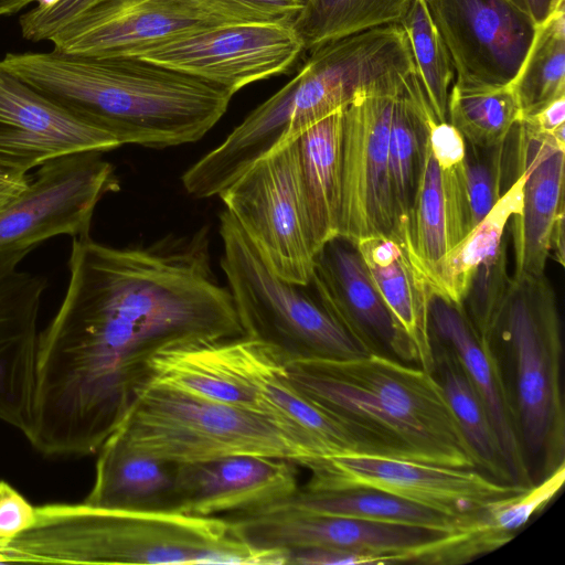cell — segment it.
I'll list each match as a JSON object with an SVG mask.
<instances>
[{"instance_id":"ee69618b","label":"cell","mask_w":565,"mask_h":565,"mask_svg":"<svg viewBox=\"0 0 565 565\" xmlns=\"http://www.w3.org/2000/svg\"><path fill=\"white\" fill-rule=\"evenodd\" d=\"M536 23L544 21L564 0H509Z\"/></svg>"},{"instance_id":"6da1fadb","label":"cell","mask_w":565,"mask_h":565,"mask_svg":"<svg viewBox=\"0 0 565 565\" xmlns=\"http://www.w3.org/2000/svg\"><path fill=\"white\" fill-rule=\"evenodd\" d=\"M203 227L147 246L73 237L68 284L39 333L26 439L50 457L98 451L152 381L160 351L244 335Z\"/></svg>"},{"instance_id":"60d3db41","label":"cell","mask_w":565,"mask_h":565,"mask_svg":"<svg viewBox=\"0 0 565 565\" xmlns=\"http://www.w3.org/2000/svg\"><path fill=\"white\" fill-rule=\"evenodd\" d=\"M286 564L300 565H358L383 564L377 556L332 548H300L287 552Z\"/></svg>"},{"instance_id":"836d02e7","label":"cell","mask_w":565,"mask_h":565,"mask_svg":"<svg viewBox=\"0 0 565 565\" xmlns=\"http://www.w3.org/2000/svg\"><path fill=\"white\" fill-rule=\"evenodd\" d=\"M407 38L418 78L438 124L447 121L455 70L426 0H413L398 23Z\"/></svg>"},{"instance_id":"8d00e7d4","label":"cell","mask_w":565,"mask_h":565,"mask_svg":"<svg viewBox=\"0 0 565 565\" xmlns=\"http://www.w3.org/2000/svg\"><path fill=\"white\" fill-rule=\"evenodd\" d=\"M565 481V462L524 491L491 503L483 520L491 529L514 536L530 519L561 490Z\"/></svg>"},{"instance_id":"9c48e42d","label":"cell","mask_w":565,"mask_h":565,"mask_svg":"<svg viewBox=\"0 0 565 565\" xmlns=\"http://www.w3.org/2000/svg\"><path fill=\"white\" fill-rule=\"evenodd\" d=\"M218 196L273 273L310 284L317 249L296 140L256 161Z\"/></svg>"},{"instance_id":"d4e9b609","label":"cell","mask_w":565,"mask_h":565,"mask_svg":"<svg viewBox=\"0 0 565 565\" xmlns=\"http://www.w3.org/2000/svg\"><path fill=\"white\" fill-rule=\"evenodd\" d=\"M84 502L128 510H174V465L140 454L113 433L98 449Z\"/></svg>"},{"instance_id":"603a6c76","label":"cell","mask_w":565,"mask_h":565,"mask_svg":"<svg viewBox=\"0 0 565 565\" xmlns=\"http://www.w3.org/2000/svg\"><path fill=\"white\" fill-rule=\"evenodd\" d=\"M518 164L524 171L521 212L512 226L514 274L512 278L545 275L550 237L564 204L565 141L537 134L519 121Z\"/></svg>"},{"instance_id":"7bdbcfd3","label":"cell","mask_w":565,"mask_h":565,"mask_svg":"<svg viewBox=\"0 0 565 565\" xmlns=\"http://www.w3.org/2000/svg\"><path fill=\"white\" fill-rule=\"evenodd\" d=\"M30 179V175L15 177L0 170V211L25 191Z\"/></svg>"},{"instance_id":"277c9868","label":"cell","mask_w":565,"mask_h":565,"mask_svg":"<svg viewBox=\"0 0 565 565\" xmlns=\"http://www.w3.org/2000/svg\"><path fill=\"white\" fill-rule=\"evenodd\" d=\"M281 550L238 539L230 521L175 510L85 503L35 507V521L0 546V563L286 564Z\"/></svg>"},{"instance_id":"74e56055","label":"cell","mask_w":565,"mask_h":565,"mask_svg":"<svg viewBox=\"0 0 565 565\" xmlns=\"http://www.w3.org/2000/svg\"><path fill=\"white\" fill-rule=\"evenodd\" d=\"M198 11L223 23L290 22L305 0H184Z\"/></svg>"},{"instance_id":"f546056e","label":"cell","mask_w":565,"mask_h":565,"mask_svg":"<svg viewBox=\"0 0 565 565\" xmlns=\"http://www.w3.org/2000/svg\"><path fill=\"white\" fill-rule=\"evenodd\" d=\"M434 372L449 406L478 459V470L498 482L512 484L502 448L489 414L455 352L430 337Z\"/></svg>"},{"instance_id":"f1b7e54d","label":"cell","mask_w":565,"mask_h":565,"mask_svg":"<svg viewBox=\"0 0 565 565\" xmlns=\"http://www.w3.org/2000/svg\"><path fill=\"white\" fill-rule=\"evenodd\" d=\"M525 179L518 168L515 180L491 211L437 262L417 265L434 292L460 305L468 284L480 264L497 253L504 242L511 218L521 212Z\"/></svg>"},{"instance_id":"d6986e66","label":"cell","mask_w":565,"mask_h":565,"mask_svg":"<svg viewBox=\"0 0 565 565\" xmlns=\"http://www.w3.org/2000/svg\"><path fill=\"white\" fill-rule=\"evenodd\" d=\"M429 331L455 352L473 384L499 438L512 484L530 488L535 481L522 444L513 393L489 339L477 331L460 305L434 291Z\"/></svg>"},{"instance_id":"2e32d148","label":"cell","mask_w":565,"mask_h":565,"mask_svg":"<svg viewBox=\"0 0 565 565\" xmlns=\"http://www.w3.org/2000/svg\"><path fill=\"white\" fill-rule=\"evenodd\" d=\"M0 65V170L15 177L68 154L120 147Z\"/></svg>"},{"instance_id":"5b68a950","label":"cell","mask_w":565,"mask_h":565,"mask_svg":"<svg viewBox=\"0 0 565 565\" xmlns=\"http://www.w3.org/2000/svg\"><path fill=\"white\" fill-rule=\"evenodd\" d=\"M486 337L511 385L527 461L529 456L540 461L544 478L565 462L561 323L545 275L512 278Z\"/></svg>"},{"instance_id":"83f0119b","label":"cell","mask_w":565,"mask_h":565,"mask_svg":"<svg viewBox=\"0 0 565 565\" xmlns=\"http://www.w3.org/2000/svg\"><path fill=\"white\" fill-rule=\"evenodd\" d=\"M318 514L420 526L457 533L486 525L469 523L383 491L351 488L335 491H307L299 487L291 497L276 502Z\"/></svg>"},{"instance_id":"d6a6232c","label":"cell","mask_w":565,"mask_h":565,"mask_svg":"<svg viewBox=\"0 0 565 565\" xmlns=\"http://www.w3.org/2000/svg\"><path fill=\"white\" fill-rule=\"evenodd\" d=\"M521 119V107L511 83L503 86L454 83L450 89L447 121L470 145H499L509 138Z\"/></svg>"},{"instance_id":"7a4b0ae2","label":"cell","mask_w":565,"mask_h":565,"mask_svg":"<svg viewBox=\"0 0 565 565\" xmlns=\"http://www.w3.org/2000/svg\"><path fill=\"white\" fill-rule=\"evenodd\" d=\"M0 65L121 146L167 148L200 140L232 94L138 57L8 53Z\"/></svg>"},{"instance_id":"cb8c5ba5","label":"cell","mask_w":565,"mask_h":565,"mask_svg":"<svg viewBox=\"0 0 565 565\" xmlns=\"http://www.w3.org/2000/svg\"><path fill=\"white\" fill-rule=\"evenodd\" d=\"M369 274L397 329L409 342L416 363L434 372L429 331L431 288L414 262L404 241L388 235H371L355 243Z\"/></svg>"},{"instance_id":"1f68e13d","label":"cell","mask_w":565,"mask_h":565,"mask_svg":"<svg viewBox=\"0 0 565 565\" xmlns=\"http://www.w3.org/2000/svg\"><path fill=\"white\" fill-rule=\"evenodd\" d=\"M413 0H305L292 28L305 51L366 29L399 23Z\"/></svg>"},{"instance_id":"9a60e30c","label":"cell","mask_w":565,"mask_h":565,"mask_svg":"<svg viewBox=\"0 0 565 565\" xmlns=\"http://www.w3.org/2000/svg\"><path fill=\"white\" fill-rule=\"evenodd\" d=\"M448 49L455 84L503 86L516 76L536 23L509 0H426Z\"/></svg>"},{"instance_id":"ba28073f","label":"cell","mask_w":565,"mask_h":565,"mask_svg":"<svg viewBox=\"0 0 565 565\" xmlns=\"http://www.w3.org/2000/svg\"><path fill=\"white\" fill-rule=\"evenodd\" d=\"M258 548H332L377 556L383 564H461L492 551L482 527L446 533L420 526L318 514L279 503L226 518Z\"/></svg>"},{"instance_id":"4dcf8cb0","label":"cell","mask_w":565,"mask_h":565,"mask_svg":"<svg viewBox=\"0 0 565 565\" xmlns=\"http://www.w3.org/2000/svg\"><path fill=\"white\" fill-rule=\"evenodd\" d=\"M564 11L565 4H562L536 25L524 62L511 82L522 119L565 96Z\"/></svg>"},{"instance_id":"4fadbf2b","label":"cell","mask_w":565,"mask_h":565,"mask_svg":"<svg viewBox=\"0 0 565 565\" xmlns=\"http://www.w3.org/2000/svg\"><path fill=\"white\" fill-rule=\"evenodd\" d=\"M288 361L275 345L247 335L189 343L151 359V382L274 419L268 398Z\"/></svg>"},{"instance_id":"484cf974","label":"cell","mask_w":565,"mask_h":565,"mask_svg":"<svg viewBox=\"0 0 565 565\" xmlns=\"http://www.w3.org/2000/svg\"><path fill=\"white\" fill-rule=\"evenodd\" d=\"M342 109L310 126L296 139L301 181L317 252L339 235Z\"/></svg>"},{"instance_id":"52a82bcc","label":"cell","mask_w":565,"mask_h":565,"mask_svg":"<svg viewBox=\"0 0 565 565\" xmlns=\"http://www.w3.org/2000/svg\"><path fill=\"white\" fill-rule=\"evenodd\" d=\"M221 268L244 335L278 348L288 360L353 359L366 353L308 286L281 279L264 263L234 217L220 214Z\"/></svg>"},{"instance_id":"3957f363","label":"cell","mask_w":565,"mask_h":565,"mask_svg":"<svg viewBox=\"0 0 565 565\" xmlns=\"http://www.w3.org/2000/svg\"><path fill=\"white\" fill-rule=\"evenodd\" d=\"M290 384L350 429L371 455L478 469L433 373L382 354L287 362Z\"/></svg>"},{"instance_id":"7c38bea8","label":"cell","mask_w":565,"mask_h":565,"mask_svg":"<svg viewBox=\"0 0 565 565\" xmlns=\"http://www.w3.org/2000/svg\"><path fill=\"white\" fill-rule=\"evenodd\" d=\"M303 52L290 22L223 23L179 35L137 57L234 95L252 83L287 73Z\"/></svg>"},{"instance_id":"b9f144b4","label":"cell","mask_w":565,"mask_h":565,"mask_svg":"<svg viewBox=\"0 0 565 565\" xmlns=\"http://www.w3.org/2000/svg\"><path fill=\"white\" fill-rule=\"evenodd\" d=\"M531 130L552 135L559 126L565 125V96H562L532 116L521 120Z\"/></svg>"},{"instance_id":"4316f807","label":"cell","mask_w":565,"mask_h":565,"mask_svg":"<svg viewBox=\"0 0 565 565\" xmlns=\"http://www.w3.org/2000/svg\"><path fill=\"white\" fill-rule=\"evenodd\" d=\"M438 124L418 75L395 98L387 150V177L398 237L404 241L429 129Z\"/></svg>"},{"instance_id":"8992f818","label":"cell","mask_w":565,"mask_h":565,"mask_svg":"<svg viewBox=\"0 0 565 565\" xmlns=\"http://www.w3.org/2000/svg\"><path fill=\"white\" fill-rule=\"evenodd\" d=\"M113 433L131 449L172 465L231 456L279 458L297 465L315 458L265 415L157 382L141 391Z\"/></svg>"},{"instance_id":"e575fe53","label":"cell","mask_w":565,"mask_h":565,"mask_svg":"<svg viewBox=\"0 0 565 565\" xmlns=\"http://www.w3.org/2000/svg\"><path fill=\"white\" fill-rule=\"evenodd\" d=\"M508 140V139H507ZM507 140L491 147L465 141L460 186L467 234L491 211L502 192Z\"/></svg>"},{"instance_id":"ac0fdd59","label":"cell","mask_w":565,"mask_h":565,"mask_svg":"<svg viewBox=\"0 0 565 565\" xmlns=\"http://www.w3.org/2000/svg\"><path fill=\"white\" fill-rule=\"evenodd\" d=\"M309 287L366 353L416 363L353 242L338 235L317 252Z\"/></svg>"},{"instance_id":"8fae6325","label":"cell","mask_w":565,"mask_h":565,"mask_svg":"<svg viewBox=\"0 0 565 565\" xmlns=\"http://www.w3.org/2000/svg\"><path fill=\"white\" fill-rule=\"evenodd\" d=\"M100 153L68 154L41 166L25 191L0 211V254H29L52 237L88 234L97 203L120 189Z\"/></svg>"},{"instance_id":"ffe728a7","label":"cell","mask_w":565,"mask_h":565,"mask_svg":"<svg viewBox=\"0 0 565 565\" xmlns=\"http://www.w3.org/2000/svg\"><path fill=\"white\" fill-rule=\"evenodd\" d=\"M296 465L262 456L174 465V510L214 516L262 509L297 492Z\"/></svg>"},{"instance_id":"7402d4cb","label":"cell","mask_w":565,"mask_h":565,"mask_svg":"<svg viewBox=\"0 0 565 565\" xmlns=\"http://www.w3.org/2000/svg\"><path fill=\"white\" fill-rule=\"evenodd\" d=\"M465 148L448 121L430 128L404 238L417 265L437 262L467 235L460 186Z\"/></svg>"},{"instance_id":"ab89813d","label":"cell","mask_w":565,"mask_h":565,"mask_svg":"<svg viewBox=\"0 0 565 565\" xmlns=\"http://www.w3.org/2000/svg\"><path fill=\"white\" fill-rule=\"evenodd\" d=\"M35 521V507L8 482L0 480V546L28 530Z\"/></svg>"},{"instance_id":"f35d334b","label":"cell","mask_w":565,"mask_h":565,"mask_svg":"<svg viewBox=\"0 0 565 565\" xmlns=\"http://www.w3.org/2000/svg\"><path fill=\"white\" fill-rule=\"evenodd\" d=\"M97 0H38L35 8L21 15L24 39L49 41L58 30Z\"/></svg>"},{"instance_id":"bcb514c9","label":"cell","mask_w":565,"mask_h":565,"mask_svg":"<svg viewBox=\"0 0 565 565\" xmlns=\"http://www.w3.org/2000/svg\"><path fill=\"white\" fill-rule=\"evenodd\" d=\"M38 0H0V17L13 14Z\"/></svg>"},{"instance_id":"5bb4252c","label":"cell","mask_w":565,"mask_h":565,"mask_svg":"<svg viewBox=\"0 0 565 565\" xmlns=\"http://www.w3.org/2000/svg\"><path fill=\"white\" fill-rule=\"evenodd\" d=\"M403 89L361 92L342 109L339 236L353 243L371 235L399 238L388 188L387 150L395 98Z\"/></svg>"},{"instance_id":"30bf717a","label":"cell","mask_w":565,"mask_h":565,"mask_svg":"<svg viewBox=\"0 0 565 565\" xmlns=\"http://www.w3.org/2000/svg\"><path fill=\"white\" fill-rule=\"evenodd\" d=\"M299 466L310 471L303 490L369 488L469 523L481 522L491 503L527 489L498 482L475 468L444 467L369 454L320 456Z\"/></svg>"},{"instance_id":"e0dca14e","label":"cell","mask_w":565,"mask_h":565,"mask_svg":"<svg viewBox=\"0 0 565 565\" xmlns=\"http://www.w3.org/2000/svg\"><path fill=\"white\" fill-rule=\"evenodd\" d=\"M223 24L184 0H97L58 30L53 50L93 57H137L179 35Z\"/></svg>"},{"instance_id":"f6af8a7d","label":"cell","mask_w":565,"mask_h":565,"mask_svg":"<svg viewBox=\"0 0 565 565\" xmlns=\"http://www.w3.org/2000/svg\"><path fill=\"white\" fill-rule=\"evenodd\" d=\"M564 217L565 211L557 216L550 237V256L562 267L565 265Z\"/></svg>"},{"instance_id":"d590c367","label":"cell","mask_w":565,"mask_h":565,"mask_svg":"<svg viewBox=\"0 0 565 565\" xmlns=\"http://www.w3.org/2000/svg\"><path fill=\"white\" fill-rule=\"evenodd\" d=\"M507 242L473 273L460 302L462 310L481 334H487L501 310L512 285L508 271Z\"/></svg>"},{"instance_id":"44dd1931","label":"cell","mask_w":565,"mask_h":565,"mask_svg":"<svg viewBox=\"0 0 565 565\" xmlns=\"http://www.w3.org/2000/svg\"><path fill=\"white\" fill-rule=\"evenodd\" d=\"M23 253L0 254V420L25 436L32 419L43 276L19 270Z\"/></svg>"}]
</instances>
